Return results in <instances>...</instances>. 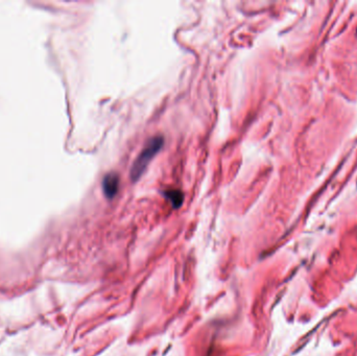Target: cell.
Returning <instances> with one entry per match:
<instances>
[{
  "mask_svg": "<svg viewBox=\"0 0 357 356\" xmlns=\"http://www.w3.org/2000/svg\"><path fill=\"white\" fill-rule=\"evenodd\" d=\"M119 189V176L116 173H109L102 180L103 194L108 198H113Z\"/></svg>",
  "mask_w": 357,
  "mask_h": 356,
  "instance_id": "obj_2",
  "label": "cell"
},
{
  "mask_svg": "<svg viewBox=\"0 0 357 356\" xmlns=\"http://www.w3.org/2000/svg\"><path fill=\"white\" fill-rule=\"evenodd\" d=\"M163 144H164V138L162 136L153 137L146 142L142 152L139 154L131 169V178L134 182L140 179V177L145 172L147 165L150 164L155 156L159 153Z\"/></svg>",
  "mask_w": 357,
  "mask_h": 356,
  "instance_id": "obj_1",
  "label": "cell"
},
{
  "mask_svg": "<svg viewBox=\"0 0 357 356\" xmlns=\"http://www.w3.org/2000/svg\"><path fill=\"white\" fill-rule=\"evenodd\" d=\"M164 196L172 202L175 208H178L183 203V194L178 189H168L164 191Z\"/></svg>",
  "mask_w": 357,
  "mask_h": 356,
  "instance_id": "obj_3",
  "label": "cell"
}]
</instances>
